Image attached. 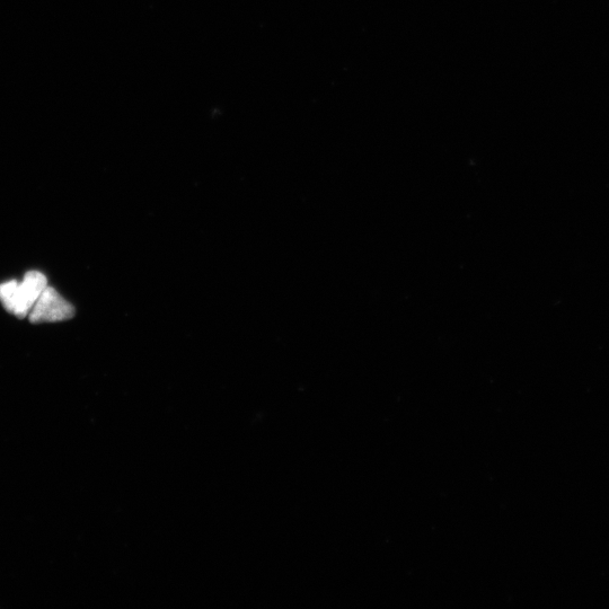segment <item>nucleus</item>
I'll use <instances>...</instances> for the list:
<instances>
[{
  "mask_svg": "<svg viewBox=\"0 0 609 609\" xmlns=\"http://www.w3.org/2000/svg\"><path fill=\"white\" fill-rule=\"evenodd\" d=\"M48 287V279L39 271H29L22 282L11 280L0 285V302L8 313L23 320Z\"/></svg>",
  "mask_w": 609,
  "mask_h": 609,
  "instance_id": "obj_1",
  "label": "nucleus"
},
{
  "mask_svg": "<svg viewBox=\"0 0 609 609\" xmlns=\"http://www.w3.org/2000/svg\"><path fill=\"white\" fill-rule=\"evenodd\" d=\"M75 314V307L48 286L34 304L29 320L32 324L56 323L73 319Z\"/></svg>",
  "mask_w": 609,
  "mask_h": 609,
  "instance_id": "obj_2",
  "label": "nucleus"
}]
</instances>
